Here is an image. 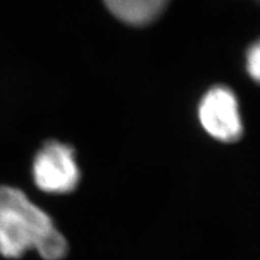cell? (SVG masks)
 Here are the masks:
<instances>
[{
	"instance_id": "6da1fadb",
	"label": "cell",
	"mask_w": 260,
	"mask_h": 260,
	"mask_svg": "<svg viewBox=\"0 0 260 260\" xmlns=\"http://www.w3.org/2000/svg\"><path fill=\"white\" fill-rule=\"evenodd\" d=\"M30 249L45 260H61L69 247L51 217L24 191L0 186V254L16 259Z\"/></svg>"
},
{
	"instance_id": "5b68a950",
	"label": "cell",
	"mask_w": 260,
	"mask_h": 260,
	"mask_svg": "<svg viewBox=\"0 0 260 260\" xmlns=\"http://www.w3.org/2000/svg\"><path fill=\"white\" fill-rule=\"evenodd\" d=\"M247 69L254 80L259 79L260 74V48L258 44H254L249 48L247 54Z\"/></svg>"
},
{
	"instance_id": "277c9868",
	"label": "cell",
	"mask_w": 260,
	"mask_h": 260,
	"mask_svg": "<svg viewBox=\"0 0 260 260\" xmlns=\"http://www.w3.org/2000/svg\"><path fill=\"white\" fill-rule=\"evenodd\" d=\"M107 9L130 25H146L157 19L169 0H104Z\"/></svg>"
},
{
	"instance_id": "3957f363",
	"label": "cell",
	"mask_w": 260,
	"mask_h": 260,
	"mask_svg": "<svg viewBox=\"0 0 260 260\" xmlns=\"http://www.w3.org/2000/svg\"><path fill=\"white\" fill-rule=\"evenodd\" d=\"M198 115L205 132L218 141L230 144L242 136L239 103L229 88L210 89L201 99Z\"/></svg>"
},
{
	"instance_id": "7a4b0ae2",
	"label": "cell",
	"mask_w": 260,
	"mask_h": 260,
	"mask_svg": "<svg viewBox=\"0 0 260 260\" xmlns=\"http://www.w3.org/2000/svg\"><path fill=\"white\" fill-rule=\"evenodd\" d=\"M81 171L73 147L50 141L39 149L32 161V180L48 194H68L80 183Z\"/></svg>"
}]
</instances>
